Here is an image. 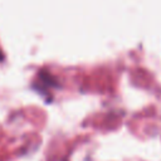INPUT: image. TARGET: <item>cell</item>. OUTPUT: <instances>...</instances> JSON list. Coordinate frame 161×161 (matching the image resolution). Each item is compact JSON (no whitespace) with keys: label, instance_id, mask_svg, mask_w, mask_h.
I'll return each mask as SVG.
<instances>
[{"label":"cell","instance_id":"1","mask_svg":"<svg viewBox=\"0 0 161 161\" xmlns=\"http://www.w3.org/2000/svg\"><path fill=\"white\" fill-rule=\"evenodd\" d=\"M0 59H3V54H1V52H0Z\"/></svg>","mask_w":161,"mask_h":161}]
</instances>
